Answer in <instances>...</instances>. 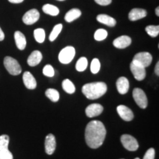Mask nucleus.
Instances as JSON below:
<instances>
[{
	"label": "nucleus",
	"instance_id": "12",
	"mask_svg": "<svg viewBox=\"0 0 159 159\" xmlns=\"http://www.w3.org/2000/svg\"><path fill=\"white\" fill-rule=\"evenodd\" d=\"M103 111V107L100 104H97V103H94L89 105L85 109V114L88 117L92 118V117H95L99 116L102 114Z\"/></svg>",
	"mask_w": 159,
	"mask_h": 159
},
{
	"label": "nucleus",
	"instance_id": "18",
	"mask_svg": "<svg viewBox=\"0 0 159 159\" xmlns=\"http://www.w3.org/2000/svg\"><path fill=\"white\" fill-rule=\"evenodd\" d=\"M147 16V11L144 9L134 8L130 11L128 14V18L130 21H137L139 19H142Z\"/></svg>",
	"mask_w": 159,
	"mask_h": 159
},
{
	"label": "nucleus",
	"instance_id": "10",
	"mask_svg": "<svg viewBox=\"0 0 159 159\" xmlns=\"http://www.w3.org/2000/svg\"><path fill=\"white\" fill-rule=\"evenodd\" d=\"M39 17L40 13L39 11L36 9H31L23 16L22 21L25 25H31L39 21Z\"/></svg>",
	"mask_w": 159,
	"mask_h": 159
},
{
	"label": "nucleus",
	"instance_id": "11",
	"mask_svg": "<svg viewBox=\"0 0 159 159\" xmlns=\"http://www.w3.org/2000/svg\"><path fill=\"white\" fill-rule=\"evenodd\" d=\"M116 110L119 116H120L123 120L127 121V122H130V121H131L134 119V115L133 111H131L130 108H128V107L125 106V105H119V106L117 107Z\"/></svg>",
	"mask_w": 159,
	"mask_h": 159
},
{
	"label": "nucleus",
	"instance_id": "5",
	"mask_svg": "<svg viewBox=\"0 0 159 159\" xmlns=\"http://www.w3.org/2000/svg\"><path fill=\"white\" fill-rule=\"evenodd\" d=\"M75 55V49L73 47L68 46L60 52L58 59L60 62L63 64H68L71 63Z\"/></svg>",
	"mask_w": 159,
	"mask_h": 159
},
{
	"label": "nucleus",
	"instance_id": "33",
	"mask_svg": "<svg viewBox=\"0 0 159 159\" xmlns=\"http://www.w3.org/2000/svg\"><path fill=\"white\" fill-rule=\"evenodd\" d=\"M95 2L101 6H107L110 5L112 0H94Z\"/></svg>",
	"mask_w": 159,
	"mask_h": 159
},
{
	"label": "nucleus",
	"instance_id": "17",
	"mask_svg": "<svg viewBox=\"0 0 159 159\" xmlns=\"http://www.w3.org/2000/svg\"><path fill=\"white\" fill-rule=\"evenodd\" d=\"M42 60V54L40 51L35 50L27 58V63L30 66H35L39 65Z\"/></svg>",
	"mask_w": 159,
	"mask_h": 159
},
{
	"label": "nucleus",
	"instance_id": "31",
	"mask_svg": "<svg viewBox=\"0 0 159 159\" xmlns=\"http://www.w3.org/2000/svg\"><path fill=\"white\" fill-rule=\"evenodd\" d=\"M43 74L47 77H52L55 75V70L51 65H46L43 69Z\"/></svg>",
	"mask_w": 159,
	"mask_h": 159
},
{
	"label": "nucleus",
	"instance_id": "8",
	"mask_svg": "<svg viewBox=\"0 0 159 159\" xmlns=\"http://www.w3.org/2000/svg\"><path fill=\"white\" fill-rule=\"evenodd\" d=\"M121 142L123 147L129 151H136L139 148V143L134 137L130 135L124 134L121 136Z\"/></svg>",
	"mask_w": 159,
	"mask_h": 159
},
{
	"label": "nucleus",
	"instance_id": "14",
	"mask_svg": "<svg viewBox=\"0 0 159 159\" xmlns=\"http://www.w3.org/2000/svg\"><path fill=\"white\" fill-rule=\"evenodd\" d=\"M56 148V141L52 134H48L45 139V151L48 155H52Z\"/></svg>",
	"mask_w": 159,
	"mask_h": 159
},
{
	"label": "nucleus",
	"instance_id": "15",
	"mask_svg": "<svg viewBox=\"0 0 159 159\" xmlns=\"http://www.w3.org/2000/svg\"><path fill=\"white\" fill-rule=\"evenodd\" d=\"M23 82L26 88L33 90L37 86V83L35 77L30 71H25L23 75Z\"/></svg>",
	"mask_w": 159,
	"mask_h": 159
},
{
	"label": "nucleus",
	"instance_id": "6",
	"mask_svg": "<svg viewBox=\"0 0 159 159\" xmlns=\"http://www.w3.org/2000/svg\"><path fill=\"white\" fill-rule=\"evenodd\" d=\"M152 61V57L150 55V53L147 52H142L137 53L134 56L132 61L146 68V67L149 66L151 64Z\"/></svg>",
	"mask_w": 159,
	"mask_h": 159
},
{
	"label": "nucleus",
	"instance_id": "22",
	"mask_svg": "<svg viewBox=\"0 0 159 159\" xmlns=\"http://www.w3.org/2000/svg\"><path fill=\"white\" fill-rule=\"evenodd\" d=\"M43 11L47 14L52 16H56L59 14V9L56 6L50 5V4H46L42 7Z\"/></svg>",
	"mask_w": 159,
	"mask_h": 159
},
{
	"label": "nucleus",
	"instance_id": "1",
	"mask_svg": "<svg viewBox=\"0 0 159 159\" xmlns=\"http://www.w3.org/2000/svg\"><path fill=\"white\" fill-rule=\"evenodd\" d=\"M106 129L100 121H91L87 125L85 130V139L89 148L97 149L104 142Z\"/></svg>",
	"mask_w": 159,
	"mask_h": 159
},
{
	"label": "nucleus",
	"instance_id": "25",
	"mask_svg": "<svg viewBox=\"0 0 159 159\" xmlns=\"http://www.w3.org/2000/svg\"><path fill=\"white\" fill-rule=\"evenodd\" d=\"M62 29H63L62 24H58V25H55L49 36V41H54L55 40L57 39V36H58V35L60 34V33H61V30H62Z\"/></svg>",
	"mask_w": 159,
	"mask_h": 159
},
{
	"label": "nucleus",
	"instance_id": "16",
	"mask_svg": "<svg viewBox=\"0 0 159 159\" xmlns=\"http://www.w3.org/2000/svg\"><path fill=\"white\" fill-rule=\"evenodd\" d=\"M129 81L125 77H121L116 81V88L119 93L121 94H125L129 90Z\"/></svg>",
	"mask_w": 159,
	"mask_h": 159
},
{
	"label": "nucleus",
	"instance_id": "35",
	"mask_svg": "<svg viewBox=\"0 0 159 159\" xmlns=\"http://www.w3.org/2000/svg\"><path fill=\"white\" fill-rule=\"evenodd\" d=\"M4 39H5V33H3L2 30L0 27V41H3Z\"/></svg>",
	"mask_w": 159,
	"mask_h": 159
},
{
	"label": "nucleus",
	"instance_id": "13",
	"mask_svg": "<svg viewBox=\"0 0 159 159\" xmlns=\"http://www.w3.org/2000/svg\"><path fill=\"white\" fill-rule=\"evenodd\" d=\"M132 40L128 35H122L114 40L113 44L117 49H125L131 44Z\"/></svg>",
	"mask_w": 159,
	"mask_h": 159
},
{
	"label": "nucleus",
	"instance_id": "26",
	"mask_svg": "<svg viewBox=\"0 0 159 159\" xmlns=\"http://www.w3.org/2000/svg\"><path fill=\"white\" fill-rule=\"evenodd\" d=\"M46 34L44 30L38 28L34 30V38L38 43H43L45 40Z\"/></svg>",
	"mask_w": 159,
	"mask_h": 159
},
{
	"label": "nucleus",
	"instance_id": "24",
	"mask_svg": "<svg viewBox=\"0 0 159 159\" xmlns=\"http://www.w3.org/2000/svg\"><path fill=\"white\" fill-rule=\"evenodd\" d=\"M46 96L50 99L52 102H57L59 100L60 98V94L59 92L57 90L53 89H49L46 91L45 93Z\"/></svg>",
	"mask_w": 159,
	"mask_h": 159
},
{
	"label": "nucleus",
	"instance_id": "28",
	"mask_svg": "<svg viewBox=\"0 0 159 159\" xmlns=\"http://www.w3.org/2000/svg\"><path fill=\"white\" fill-rule=\"evenodd\" d=\"M148 34L150 36L155 38L158 36L159 34V26L158 25H149L145 28Z\"/></svg>",
	"mask_w": 159,
	"mask_h": 159
},
{
	"label": "nucleus",
	"instance_id": "7",
	"mask_svg": "<svg viewBox=\"0 0 159 159\" xmlns=\"http://www.w3.org/2000/svg\"><path fill=\"white\" fill-rule=\"evenodd\" d=\"M133 97H134L135 102L141 108H146L148 106V101L146 94L142 89L136 88L133 91Z\"/></svg>",
	"mask_w": 159,
	"mask_h": 159
},
{
	"label": "nucleus",
	"instance_id": "3",
	"mask_svg": "<svg viewBox=\"0 0 159 159\" xmlns=\"http://www.w3.org/2000/svg\"><path fill=\"white\" fill-rule=\"evenodd\" d=\"M4 66L5 69L12 75H18L21 72V66L16 60L13 57L7 56L4 59Z\"/></svg>",
	"mask_w": 159,
	"mask_h": 159
},
{
	"label": "nucleus",
	"instance_id": "29",
	"mask_svg": "<svg viewBox=\"0 0 159 159\" xmlns=\"http://www.w3.org/2000/svg\"><path fill=\"white\" fill-rule=\"evenodd\" d=\"M107 36H108V32L104 29L97 30L94 33V39L98 41H103L106 39Z\"/></svg>",
	"mask_w": 159,
	"mask_h": 159
},
{
	"label": "nucleus",
	"instance_id": "36",
	"mask_svg": "<svg viewBox=\"0 0 159 159\" xmlns=\"http://www.w3.org/2000/svg\"><path fill=\"white\" fill-rule=\"evenodd\" d=\"M10 2L13 3V4H19V3H21L24 0H8Z\"/></svg>",
	"mask_w": 159,
	"mask_h": 159
},
{
	"label": "nucleus",
	"instance_id": "19",
	"mask_svg": "<svg viewBox=\"0 0 159 159\" xmlns=\"http://www.w3.org/2000/svg\"><path fill=\"white\" fill-rule=\"evenodd\" d=\"M14 39L17 48L20 50L25 49L26 45H27V41H26L25 35L21 32L16 31L14 33Z\"/></svg>",
	"mask_w": 159,
	"mask_h": 159
},
{
	"label": "nucleus",
	"instance_id": "4",
	"mask_svg": "<svg viewBox=\"0 0 159 159\" xmlns=\"http://www.w3.org/2000/svg\"><path fill=\"white\" fill-rule=\"evenodd\" d=\"M10 138L7 135L0 136V159H13V155L8 150Z\"/></svg>",
	"mask_w": 159,
	"mask_h": 159
},
{
	"label": "nucleus",
	"instance_id": "39",
	"mask_svg": "<svg viewBox=\"0 0 159 159\" xmlns=\"http://www.w3.org/2000/svg\"><path fill=\"white\" fill-rule=\"evenodd\" d=\"M135 159H140V158H136Z\"/></svg>",
	"mask_w": 159,
	"mask_h": 159
},
{
	"label": "nucleus",
	"instance_id": "21",
	"mask_svg": "<svg viewBox=\"0 0 159 159\" xmlns=\"http://www.w3.org/2000/svg\"><path fill=\"white\" fill-rule=\"evenodd\" d=\"M81 16V11L77 8L71 9L66 13L65 15V21L67 22H71V21H75Z\"/></svg>",
	"mask_w": 159,
	"mask_h": 159
},
{
	"label": "nucleus",
	"instance_id": "32",
	"mask_svg": "<svg viewBox=\"0 0 159 159\" xmlns=\"http://www.w3.org/2000/svg\"><path fill=\"white\" fill-rule=\"evenodd\" d=\"M155 154H156V152L153 148L148 149L146 153L144 154L143 159H155Z\"/></svg>",
	"mask_w": 159,
	"mask_h": 159
},
{
	"label": "nucleus",
	"instance_id": "20",
	"mask_svg": "<svg viewBox=\"0 0 159 159\" xmlns=\"http://www.w3.org/2000/svg\"><path fill=\"white\" fill-rule=\"evenodd\" d=\"M97 20L101 24L109 26V27H114L116 24V21L115 19L106 14L98 15L97 16Z\"/></svg>",
	"mask_w": 159,
	"mask_h": 159
},
{
	"label": "nucleus",
	"instance_id": "38",
	"mask_svg": "<svg viewBox=\"0 0 159 159\" xmlns=\"http://www.w3.org/2000/svg\"><path fill=\"white\" fill-rule=\"evenodd\" d=\"M58 1H65V0H58Z\"/></svg>",
	"mask_w": 159,
	"mask_h": 159
},
{
	"label": "nucleus",
	"instance_id": "34",
	"mask_svg": "<svg viewBox=\"0 0 159 159\" xmlns=\"http://www.w3.org/2000/svg\"><path fill=\"white\" fill-rule=\"evenodd\" d=\"M155 72H156V74L157 76H158L159 75V62L158 61L156 65V67H155Z\"/></svg>",
	"mask_w": 159,
	"mask_h": 159
},
{
	"label": "nucleus",
	"instance_id": "30",
	"mask_svg": "<svg viewBox=\"0 0 159 159\" xmlns=\"http://www.w3.org/2000/svg\"><path fill=\"white\" fill-rule=\"evenodd\" d=\"M100 62L97 58L93 59L91 63V71L93 74H97L99 72V69H100Z\"/></svg>",
	"mask_w": 159,
	"mask_h": 159
},
{
	"label": "nucleus",
	"instance_id": "27",
	"mask_svg": "<svg viewBox=\"0 0 159 159\" xmlns=\"http://www.w3.org/2000/svg\"><path fill=\"white\" fill-rule=\"evenodd\" d=\"M87 66H88V61H87V58L85 57H82L77 61L76 66L75 67H76L77 71H83L86 69Z\"/></svg>",
	"mask_w": 159,
	"mask_h": 159
},
{
	"label": "nucleus",
	"instance_id": "9",
	"mask_svg": "<svg viewBox=\"0 0 159 159\" xmlns=\"http://www.w3.org/2000/svg\"><path fill=\"white\" fill-rule=\"evenodd\" d=\"M130 68L135 79L137 80L142 81L145 78V77H146V70L142 66L137 64L134 61H132L130 63Z\"/></svg>",
	"mask_w": 159,
	"mask_h": 159
},
{
	"label": "nucleus",
	"instance_id": "37",
	"mask_svg": "<svg viewBox=\"0 0 159 159\" xmlns=\"http://www.w3.org/2000/svg\"><path fill=\"white\" fill-rule=\"evenodd\" d=\"M156 14L157 16H159V7H157L156 9Z\"/></svg>",
	"mask_w": 159,
	"mask_h": 159
},
{
	"label": "nucleus",
	"instance_id": "23",
	"mask_svg": "<svg viewBox=\"0 0 159 159\" xmlns=\"http://www.w3.org/2000/svg\"><path fill=\"white\" fill-rule=\"evenodd\" d=\"M62 87L66 92L68 94H73L75 92V86L70 80L66 79L62 82Z\"/></svg>",
	"mask_w": 159,
	"mask_h": 159
},
{
	"label": "nucleus",
	"instance_id": "2",
	"mask_svg": "<svg viewBox=\"0 0 159 159\" xmlns=\"http://www.w3.org/2000/svg\"><path fill=\"white\" fill-rule=\"evenodd\" d=\"M107 91V85L103 82H95L85 84L82 92L89 99H96L103 96Z\"/></svg>",
	"mask_w": 159,
	"mask_h": 159
}]
</instances>
